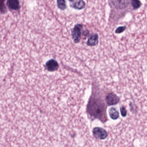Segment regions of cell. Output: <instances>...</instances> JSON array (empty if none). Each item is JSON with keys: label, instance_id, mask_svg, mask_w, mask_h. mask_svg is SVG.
<instances>
[{"label": "cell", "instance_id": "obj_1", "mask_svg": "<svg viewBox=\"0 0 147 147\" xmlns=\"http://www.w3.org/2000/svg\"><path fill=\"white\" fill-rule=\"evenodd\" d=\"M106 107L102 98L91 97L87 106L88 114L94 118L103 119L105 117Z\"/></svg>", "mask_w": 147, "mask_h": 147}, {"label": "cell", "instance_id": "obj_10", "mask_svg": "<svg viewBox=\"0 0 147 147\" xmlns=\"http://www.w3.org/2000/svg\"><path fill=\"white\" fill-rule=\"evenodd\" d=\"M109 114L110 117L114 120L118 119L119 117V113L114 107H111L109 109Z\"/></svg>", "mask_w": 147, "mask_h": 147}, {"label": "cell", "instance_id": "obj_2", "mask_svg": "<svg viewBox=\"0 0 147 147\" xmlns=\"http://www.w3.org/2000/svg\"><path fill=\"white\" fill-rule=\"evenodd\" d=\"M83 29V25L81 24H77L75 26L71 31V36L74 42L76 43L79 42L81 38L82 30Z\"/></svg>", "mask_w": 147, "mask_h": 147}, {"label": "cell", "instance_id": "obj_11", "mask_svg": "<svg viewBox=\"0 0 147 147\" xmlns=\"http://www.w3.org/2000/svg\"><path fill=\"white\" fill-rule=\"evenodd\" d=\"M57 5L58 8L62 10H64L67 8L66 1L64 0H58L57 1Z\"/></svg>", "mask_w": 147, "mask_h": 147}, {"label": "cell", "instance_id": "obj_5", "mask_svg": "<svg viewBox=\"0 0 147 147\" xmlns=\"http://www.w3.org/2000/svg\"><path fill=\"white\" fill-rule=\"evenodd\" d=\"M59 67L58 63L54 59L49 60L45 64V68L50 72H54L57 70Z\"/></svg>", "mask_w": 147, "mask_h": 147}, {"label": "cell", "instance_id": "obj_7", "mask_svg": "<svg viewBox=\"0 0 147 147\" xmlns=\"http://www.w3.org/2000/svg\"><path fill=\"white\" fill-rule=\"evenodd\" d=\"M113 6L117 9H123L128 6V1H112Z\"/></svg>", "mask_w": 147, "mask_h": 147}, {"label": "cell", "instance_id": "obj_14", "mask_svg": "<svg viewBox=\"0 0 147 147\" xmlns=\"http://www.w3.org/2000/svg\"><path fill=\"white\" fill-rule=\"evenodd\" d=\"M120 112H121V114L123 117H125L126 116L127 114V111L125 107L124 106H122L120 107Z\"/></svg>", "mask_w": 147, "mask_h": 147}, {"label": "cell", "instance_id": "obj_9", "mask_svg": "<svg viewBox=\"0 0 147 147\" xmlns=\"http://www.w3.org/2000/svg\"><path fill=\"white\" fill-rule=\"evenodd\" d=\"M7 4L8 7L11 10H18L20 8V3L18 1H8Z\"/></svg>", "mask_w": 147, "mask_h": 147}, {"label": "cell", "instance_id": "obj_4", "mask_svg": "<svg viewBox=\"0 0 147 147\" xmlns=\"http://www.w3.org/2000/svg\"><path fill=\"white\" fill-rule=\"evenodd\" d=\"M119 101V98L115 94L110 93L106 97V101L108 105H117Z\"/></svg>", "mask_w": 147, "mask_h": 147}, {"label": "cell", "instance_id": "obj_3", "mask_svg": "<svg viewBox=\"0 0 147 147\" xmlns=\"http://www.w3.org/2000/svg\"><path fill=\"white\" fill-rule=\"evenodd\" d=\"M93 135L97 139L104 140L107 136V133L105 130L100 127H95L92 131Z\"/></svg>", "mask_w": 147, "mask_h": 147}, {"label": "cell", "instance_id": "obj_13", "mask_svg": "<svg viewBox=\"0 0 147 147\" xmlns=\"http://www.w3.org/2000/svg\"><path fill=\"white\" fill-rule=\"evenodd\" d=\"M126 26H119V27H118L117 29H116L115 32L117 34H119V33H122L126 29Z\"/></svg>", "mask_w": 147, "mask_h": 147}, {"label": "cell", "instance_id": "obj_6", "mask_svg": "<svg viewBox=\"0 0 147 147\" xmlns=\"http://www.w3.org/2000/svg\"><path fill=\"white\" fill-rule=\"evenodd\" d=\"M71 7L77 10H82L85 7L86 3L83 1H69Z\"/></svg>", "mask_w": 147, "mask_h": 147}, {"label": "cell", "instance_id": "obj_8", "mask_svg": "<svg viewBox=\"0 0 147 147\" xmlns=\"http://www.w3.org/2000/svg\"><path fill=\"white\" fill-rule=\"evenodd\" d=\"M87 45L89 46H95L98 43V34L92 35L88 40Z\"/></svg>", "mask_w": 147, "mask_h": 147}, {"label": "cell", "instance_id": "obj_12", "mask_svg": "<svg viewBox=\"0 0 147 147\" xmlns=\"http://www.w3.org/2000/svg\"><path fill=\"white\" fill-rule=\"evenodd\" d=\"M131 5L134 10H137L141 6L142 4L139 1L133 0L131 1Z\"/></svg>", "mask_w": 147, "mask_h": 147}]
</instances>
